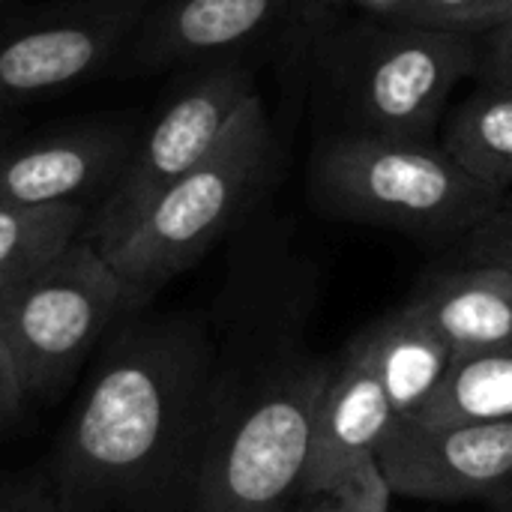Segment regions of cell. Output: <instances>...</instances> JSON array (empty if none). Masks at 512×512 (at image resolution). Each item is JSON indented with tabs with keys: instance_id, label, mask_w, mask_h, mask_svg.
Wrapping results in <instances>:
<instances>
[{
	"instance_id": "1",
	"label": "cell",
	"mask_w": 512,
	"mask_h": 512,
	"mask_svg": "<svg viewBox=\"0 0 512 512\" xmlns=\"http://www.w3.org/2000/svg\"><path fill=\"white\" fill-rule=\"evenodd\" d=\"M216 381L198 318L129 312L57 441L54 495L78 512L186 504Z\"/></svg>"
},
{
	"instance_id": "2",
	"label": "cell",
	"mask_w": 512,
	"mask_h": 512,
	"mask_svg": "<svg viewBox=\"0 0 512 512\" xmlns=\"http://www.w3.org/2000/svg\"><path fill=\"white\" fill-rule=\"evenodd\" d=\"M330 363L297 342H279L231 369L219 366L186 510H291L303 492Z\"/></svg>"
},
{
	"instance_id": "3",
	"label": "cell",
	"mask_w": 512,
	"mask_h": 512,
	"mask_svg": "<svg viewBox=\"0 0 512 512\" xmlns=\"http://www.w3.org/2000/svg\"><path fill=\"white\" fill-rule=\"evenodd\" d=\"M483 36L366 18L318 42V96L333 129L432 141L462 78L477 72Z\"/></svg>"
},
{
	"instance_id": "4",
	"label": "cell",
	"mask_w": 512,
	"mask_h": 512,
	"mask_svg": "<svg viewBox=\"0 0 512 512\" xmlns=\"http://www.w3.org/2000/svg\"><path fill=\"white\" fill-rule=\"evenodd\" d=\"M504 198L432 141L327 132L309 156V201L339 222L465 240Z\"/></svg>"
},
{
	"instance_id": "5",
	"label": "cell",
	"mask_w": 512,
	"mask_h": 512,
	"mask_svg": "<svg viewBox=\"0 0 512 512\" xmlns=\"http://www.w3.org/2000/svg\"><path fill=\"white\" fill-rule=\"evenodd\" d=\"M273 159V126L264 99L252 93L219 144L174 180L99 255L144 309L171 279L198 264L252 207Z\"/></svg>"
},
{
	"instance_id": "6",
	"label": "cell",
	"mask_w": 512,
	"mask_h": 512,
	"mask_svg": "<svg viewBox=\"0 0 512 512\" xmlns=\"http://www.w3.org/2000/svg\"><path fill=\"white\" fill-rule=\"evenodd\" d=\"M129 312L141 309L87 237L3 288L0 339L27 399H54Z\"/></svg>"
},
{
	"instance_id": "7",
	"label": "cell",
	"mask_w": 512,
	"mask_h": 512,
	"mask_svg": "<svg viewBox=\"0 0 512 512\" xmlns=\"http://www.w3.org/2000/svg\"><path fill=\"white\" fill-rule=\"evenodd\" d=\"M255 93L246 60H219L201 72L138 132L111 189L93 207L87 240L102 249L129 231L138 216L189 168H195L225 135L240 105Z\"/></svg>"
},
{
	"instance_id": "8",
	"label": "cell",
	"mask_w": 512,
	"mask_h": 512,
	"mask_svg": "<svg viewBox=\"0 0 512 512\" xmlns=\"http://www.w3.org/2000/svg\"><path fill=\"white\" fill-rule=\"evenodd\" d=\"M153 0H24L0 27V114L120 63Z\"/></svg>"
},
{
	"instance_id": "9",
	"label": "cell",
	"mask_w": 512,
	"mask_h": 512,
	"mask_svg": "<svg viewBox=\"0 0 512 512\" xmlns=\"http://www.w3.org/2000/svg\"><path fill=\"white\" fill-rule=\"evenodd\" d=\"M342 0H153L126 54L123 72L207 66L243 60L261 45L300 42L327 33Z\"/></svg>"
},
{
	"instance_id": "10",
	"label": "cell",
	"mask_w": 512,
	"mask_h": 512,
	"mask_svg": "<svg viewBox=\"0 0 512 512\" xmlns=\"http://www.w3.org/2000/svg\"><path fill=\"white\" fill-rule=\"evenodd\" d=\"M375 459L393 495L492 501L512 480V417L483 423L396 417Z\"/></svg>"
},
{
	"instance_id": "11",
	"label": "cell",
	"mask_w": 512,
	"mask_h": 512,
	"mask_svg": "<svg viewBox=\"0 0 512 512\" xmlns=\"http://www.w3.org/2000/svg\"><path fill=\"white\" fill-rule=\"evenodd\" d=\"M135 138V126L99 120L0 144V204H99Z\"/></svg>"
},
{
	"instance_id": "12",
	"label": "cell",
	"mask_w": 512,
	"mask_h": 512,
	"mask_svg": "<svg viewBox=\"0 0 512 512\" xmlns=\"http://www.w3.org/2000/svg\"><path fill=\"white\" fill-rule=\"evenodd\" d=\"M393 420L396 414L375 369V360L354 336L330 363V375L315 408L303 492L330 489L354 474L360 465L375 462Z\"/></svg>"
},
{
	"instance_id": "13",
	"label": "cell",
	"mask_w": 512,
	"mask_h": 512,
	"mask_svg": "<svg viewBox=\"0 0 512 512\" xmlns=\"http://www.w3.org/2000/svg\"><path fill=\"white\" fill-rule=\"evenodd\" d=\"M408 306L450 345L453 360L512 342V270L501 264L438 270Z\"/></svg>"
},
{
	"instance_id": "14",
	"label": "cell",
	"mask_w": 512,
	"mask_h": 512,
	"mask_svg": "<svg viewBox=\"0 0 512 512\" xmlns=\"http://www.w3.org/2000/svg\"><path fill=\"white\" fill-rule=\"evenodd\" d=\"M375 360L396 417L417 414L450 372V345L408 306H396L357 333Z\"/></svg>"
},
{
	"instance_id": "15",
	"label": "cell",
	"mask_w": 512,
	"mask_h": 512,
	"mask_svg": "<svg viewBox=\"0 0 512 512\" xmlns=\"http://www.w3.org/2000/svg\"><path fill=\"white\" fill-rule=\"evenodd\" d=\"M441 147L483 186L507 195L512 186V90L483 84L444 126Z\"/></svg>"
},
{
	"instance_id": "16",
	"label": "cell",
	"mask_w": 512,
	"mask_h": 512,
	"mask_svg": "<svg viewBox=\"0 0 512 512\" xmlns=\"http://www.w3.org/2000/svg\"><path fill=\"white\" fill-rule=\"evenodd\" d=\"M90 216L87 204H0V291L78 243Z\"/></svg>"
},
{
	"instance_id": "17",
	"label": "cell",
	"mask_w": 512,
	"mask_h": 512,
	"mask_svg": "<svg viewBox=\"0 0 512 512\" xmlns=\"http://www.w3.org/2000/svg\"><path fill=\"white\" fill-rule=\"evenodd\" d=\"M426 423H483L512 417V342L450 363L435 396L411 414Z\"/></svg>"
},
{
	"instance_id": "18",
	"label": "cell",
	"mask_w": 512,
	"mask_h": 512,
	"mask_svg": "<svg viewBox=\"0 0 512 512\" xmlns=\"http://www.w3.org/2000/svg\"><path fill=\"white\" fill-rule=\"evenodd\" d=\"M393 21L465 36H486L495 27L512 21V0H405Z\"/></svg>"
},
{
	"instance_id": "19",
	"label": "cell",
	"mask_w": 512,
	"mask_h": 512,
	"mask_svg": "<svg viewBox=\"0 0 512 512\" xmlns=\"http://www.w3.org/2000/svg\"><path fill=\"white\" fill-rule=\"evenodd\" d=\"M390 498L393 492L375 459L330 489L303 492L288 512H390Z\"/></svg>"
},
{
	"instance_id": "20",
	"label": "cell",
	"mask_w": 512,
	"mask_h": 512,
	"mask_svg": "<svg viewBox=\"0 0 512 512\" xmlns=\"http://www.w3.org/2000/svg\"><path fill=\"white\" fill-rule=\"evenodd\" d=\"M465 264H501L512 270V201L504 198L501 207L483 219L462 240Z\"/></svg>"
},
{
	"instance_id": "21",
	"label": "cell",
	"mask_w": 512,
	"mask_h": 512,
	"mask_svg": "<svg viewBox=\"0 0 512 512\" xmlns=\"http://www.w3.org/2000/svg\"><path fill=\"white\" fill-rule=\"evenodd\" d=\"M477 75L483 78V84L510 87L512 90V21L483 36Z\"/></svg>"
},
{
	"instance_id": "22",
	"label": "cell",
	"mask_w": 512,
	"mask_h": 512,
	"mask_svg": "<svg viewBox=\"0 0 512 512\" xmlns=\"http://www.w3.org/2000/svg\"><path fill=\"white\" fill-rule=\"evenodd\" d=\"M24 399H27V393H24L21 378H18V372L12 366V357H9V351H6V345L0 339V432L18 417Z\"/></svg>"
},
{
	"instance_id": "23",
	"label": "cell",
	"mask_w": 512,
	"mask_h": 512,
	"mask_svg": "<svg viewBox=\"0 0 512 512\" xmlns=\"http://www.w3.org/2000/svg\"><path fill=\"white\" fill-rule=\"evenodd\" d=\"M0 512H78V510H72L66 501H60V498L51 492V495H24V498H18V501L3 504Z\"/></svg>"
},
{
	"instance_id": "24",
	"label": "cell",
	"mask_w": 512,
	"mask_h": 512,
	"mask_svg": "<svg viewBox=\"0 0 512 512\" xmlns=\"http://www.w3.org/2000/svg\"><path fill=\"white\" fill-rule=\"evenodd\" d=\"M342 3L345 6H357V9H363L372 18H393L405 6V0H342Z\"/></svg>"
},
{
	"instance_id": "25",
	"label": "cell",
	"mask_w": 512,
	"mask_h": 512,
	"mask_svg": "<svg viewBox=\"0 0 512 512\" xmlns=\"http://www.w3.org/2000/svg\"><path fill=\"white\" fill-rule=\"evenodd\" d=\"M489 504H492V510L495 512H512V480L495 495V498H492V501H489Z\"/></svg>"
},
{
	"instance_id": "26",
	"label": "cell",
	"mask_w": 512,
	"mask_h": 512,
	"mask_svg": "<svg viewBox=\"0 0 512 512\" xmlns=\"http://www.w3.org/2000/svg\"><path fill=\"white\" fill-rule=\"evenodd\" d=\"M21 3H24V0H0V27H3V21H6Z\"/></svg>"
},
{
	"instance_id": "27",
	"label": "cell",
	"mask_w": 512,
	"mask_h": 512,
	"mask_svg": "<svg viewBox=\"0 0 512 512\" xmlns=\"http://www.w3.org/2000/svg\"><path fill=\"white\" fill-rule=\"evenodd\" d=\"M3 129H6V114H0V144H3Z\"/></svg>"
}]
</instances>
